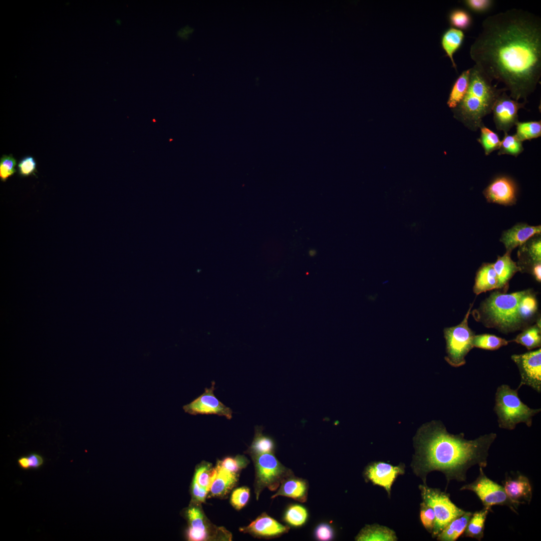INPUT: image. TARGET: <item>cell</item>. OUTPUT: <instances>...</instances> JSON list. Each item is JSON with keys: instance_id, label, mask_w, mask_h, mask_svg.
I'll list each match as a JSON object with an SVG mask.
<instances>
[{"instance_id": "32", "label": "cell", "mask_w": 541, "mask_h": 541, "mask_svg": "<svg viewBox=\"0 0 541 541\" xmlns=\"http://www.w3.org/2000/svg\"><path fill=\"white\" fill-rule=\"evenodd\" d=\"M308 515L306 507L299 504H293L289 505L286 510L284 520L290 526L298 527L306 523Z\"/></svg>"}, {"instance_id": "22", "label": "cell", "mask_w": 541, "mask_h": 541, "mask_svg": "<svg viewBox=\"0 0 541 541\" xmlns=\"http://www.w3.org/2000/svg\"><path fill=\"white\" fill-rule=\"evenodd\" d=\"M510 253V251H506L502 256H498L496 262L493 263L498 278L499 289L507 290L509 281L515 273L521 272L520 267L511 258Z\"/></svg>"}, {"instance_id": "14", "label": "cell", "mask_w": 541, "mask_h": 541, "mask_svg": "<svg viewBox=\"0 0 541 541\" xmlns=\"http://www.w3.org/2000/svg\"><path fill=\"white\" fill-rule=\"evenodd\" d=\"M483 193L489 202L511 205L516 201L517 187L511 178L500 176L491 181Z\"/></svg>"}, {"instance_id": "45", "label": "cell", "mask_w": 541, "mask_h": 541, "mask_svg": "<svg viewBox=\"0 0 541 541\" xmlns=\"http://www.w3.org/2000/svg\"><path fill=\"white\" fill-rule=\"evenodd\" d=\"M28 461L29 469H38L41 467L44 463V458L40 454L37 453H31L27 455Z\"/></svg>"}, {"instance_id": "41", "label": "cell", "mask_w": 541, "mask_h": 541, "mask_svg": "<svg viewBox=\"0 0 541 541\" xmlns=\"http://www.w3.org/2000/svg\"><path fill=\"white\" fill-rule=\"evenodd\" d=\"M420 519L423 526L432 533L435 521V515L433 508L424 502L421 503Z\"/></svg>"}, {"instance_id": "35", "label": "cell", "mask_w": 541, "mask_h": 541, "mask_svg": "<svg viewBox=\"0 0 541 541\" xmlns=\"http://www.w3.org/2000/svg\"><path fill=\"white\" fill-rule=\"evenodd\" d=\"M448 21L451 27L466 31L472 26L473 20L470 13L461 8L451 10L448 14Z\"/></svg>"}, {"instance_id": "48", "label": "cell", "mask_w": 541, "mask_h": 541, "mask_svg": "<svg viewBox=\"0 0 541 541\" xmlns=\"http://www.w3.org/2000/svg\"><path fill=\"white\" fill-rule=\"evenodd\" d=\"M314 253H316L315 251H314V250H312V251H310V254L311 253H312V254H311V255H314Z\"/></svg>"}, {"instance_id": "21", "label": "cell", "mask_w": 541, "mask_h": 541, "mask_svg": "<svg viewBox=\"0 0 541 541\" xmlns=\"http://www.w3.org/2000/svg\"><path fill=\"white\" fill-rule=\"evenodd\" d=\"M494 289H499L498 280L493 263L483 264L477 272L473 290L478 295Z\"/></svg>"}, {"instance_id": "26", "label": "cell", "mask_w": 541, "mask_h": 541, "mask_svg": "<svg viewBox=\"0 0 541 541\" xmlns=\"http://www.w3.org/2000/svg\"><path fill=\"white\" fill-rule=\"evenodd\" d=\"M491 511V508L484 507L481 510L472 513L462 534L463 536L481 540L484 536L485 523L487 516L489 512Z\"/></svg>"}, {"instance_id": "17", "label": "cell", "mask_w": 541, "mask_h": 541, "mask_svg": "<svg viewBox=\"0 0 541 541\" xmlns=\"http://www.w3.org/2000/svg\"><path fill=\"white\" fill-rule=\"evenodd\" d=\"M541 226H531L526 223H519L503 232L500 241L503 243L506 251H511L517 246H521L532 237L540 234Z\"/></svg>"}, {"instance_id": "7", "label": "cell", "mask_w": 541, "mask_h": 541, "mask_svg": "<svg viewBox=\"0 0 541 541\" xmlns=\"http://www.w3.org/2000/svg\"><path fill=\"white\" fill-rule=\"evenodd\" d=\"M251 457L255 468L254 488L257 499L264 489L277 490L287 477L293 474L290 469L279 461L274 453H263Z\"/></svg>"}, {"instance_id": "1", "label": "cell", "mask_w": 541, "mask_h": 541, "mask_svg": "<svg viewBox=\"0 0 541 541\" xmlns=\"http://www.w3.org/2000/svg\"><path fill=\"white\" fill-rule=\"evenodd\" d=\"M469 55L491 81L504 85L511 98L526 102L541 77L540 18L517 9L486 17Z\"/></svg>"}, {"instance_id": "5", "label": "cell", "mask_w": 541, "mask_h": 541, "mask_svg": "<svg viewBox=\"0 0 541 541\" xmlns=\"http://www.w3.org/2000/svg\"><path fill=\"white\" fill-rule=\"evenodd\" d=\"M518 389H513L506 384H502L496 389L494 410L500 428L512 430L520 423L531 427L532 417L540 412V408H530L521 401Z\"/></svg>"}, {"instance_id": "36", "label": "cell", "mask_w": 541, "mask_h": 541, "mask_svg": "<svg viewBox=\"0 0 541 541\" xmlns=\"http://www.w3.org/2000/svg\"><path fill=\"white\" fill-rule=\"evenodd\" d=\"M480 129V136L477 139V141L481 145L485 154L488 155L493 151L499 149L501 141L496 133L483 124Z\"/></svg>"}, {"instance_id": "9", "label": "cell", "mask_w": 541, "mask_h": 541, "mask_svg": "<svg viewBox=\"0 0 541 541\" xmlns=\"http://www.w3.org/2000/svg\"><path fill=\"white\" fill-rule=\"evenodd\" d=\"M420 489L424 502L431 506L435 513V521L432 532L433 537L437 536L452 520L466 511L457 506L451 501L448 494L439 489L425 485L420 486Z\"/></svg>"}, {"instance_id": "40", "label": "cell", "mask_w": 541, "mask_h": 541, "mask_svg": "<svg viewBox=\"0 0 541 541\" xmlns=\"http://www.w3.org/2000/svg\"><path fill=\"white\" fill-rule=\"evenodd\" d=\"M462 3L469 11L476 14H483L489 11L493 6L492 0H464Z\"/></svg>"}, {"instance_id": "37", "label": "cell", "mask_w": 541, "mask_h": 541, "mask_svg": "<svg viewBox=\"0 0 541 541\" xmlns=\"http://www.w3.org/2000/svg\"><path fill=\"white\" fill-rule=\"evenodd\" d=\"M498 150V155L507 154L516 157L523 151V147L522 142L515 134L511 135L505 133Z\"/></svg>"}, {"instance_id": "18", "label": "cell", "mask_w": 541, "mask_h": 541, "mask_svg": "<svg viewBox=\"0 0 541 541\" xmlns=\"http://www.w3.org/2000/svg\"><path fill=\"white\" fill-rule=\"evenodd\" d=\"M399 466H394L384 462H376L369 465L365 474L373 483L383 487L389 493L395 479L403 473Z\"/></svg>"}, {"instance_id": "30", "label": "cell", "mask_w": 541, "mask_h": 541, "mask_svg": "<svg viewBox=\"0 0 541 541\" xmlns=\"http://www.w3.org/2000/svg\"><path fill=\"white\" fill-rule=\"evenodd\" d=\"M470 68L463 71L453 83L447 104L451 109L455 108L464 97L469 83Z\"/></svg>"}, {"instance_id": "33", "label": "cell", "mask_w": 541, "mask_h": 541, "mask_svg": "<svg viewBox=\"0 0 541 541\" xmlns=\"http://www.w3.org/2000/svg\"><path fill=\"white\" fill-rule=\"evenodd\" d=\"M517 138L521 142L538 138L541 135L540 121L517 122L515 124Z\"/></svg>"}, {"instance_id": "31", "label": "cell", "mask_w": 541, "mask_h": 541, "mask_svg": "<svg viewBox=\"0 0 541 541\" xmlns=\"http://www.w3.org/2000/svg\"><path fill=\"white\" fill-rule=\"evenodd\" d=\"M215 472V467H212L211 463L202 461L196 466L191 483L209 491Z\"/></svg>"}, {"instance_id": "29", "label": "cell", "mask_w": 541, "mask_h": 541, "mask_svg": "<svg viewBox=\"0 0 541 541\" xmlns=\"http://www.w3.org/2000/svg\"><path fill=\"white\" fill-rule=\"evenodd\" d=\"M396 539L393 531L377 525L366 526L356 537L358 541H393Z\"/></svg>"}, {"instance_id": "10", "label": "cell", "mask_w": 541, "mask_h": 541, "mask_svg": "<svg viewBox=\"0 0 541 541\" xmlns=\"http://www.w3.org/2000/svg\"><path fill=\"white\" fill-rule=\"evenodd\" d=\"M459 490L474 492L484 507L491 508L494 505H505L518 514V506L509 498L503 486L488 478L482 467H479V475L474 481L463 485Z\"/></svg>"}, {"instance_id": "44", "label": "cell", "mask_w": 541, "mask_h": 541, "mask_svg": "<svg viewBox=\"0 0 541 541\" xmlns=\"http://www.w3.org/2000/svg\"><path fill=\"white\" fill-rule=\"evenodd\" d=\"M217 463L226 470L237 473L242 468L238 462L237 455L235 457H227L222 460L218 461Z\"/></svg>"}, {"instance_id": "25", "label": "cell", "mask_w": 541, "mask_h": 541, "mask_svg": "<svg viewBox=\"0 0 541 541\" xmlns=\"http://www.w3.org/2000/svg\"><path fill=\"white\" fill-rule=\"evenodd\" d=\"M472 513L466 511L463 514L453 519L437 535L440 541H455L464 532Z\"/></svg>"}, {"instance_id": "34", "label": "cell", "mask_w": 541, "mask_h": 541, "mask_svg": "<svg viewBox=\"0 0 541 541\" xmlns=\"http://www.w3.org/2000/svg\"><path fill=\"white\" fill-rule=\"evenodd\" d=\"M509 341L490 334L474 335L472 345L473 347L487 350H496L508 345Z\"/></svg>"}, {"instance_id": "39", "label": "cell", "mask_w": 541, "mask_h": 541, "mask_svg": "<svg viewBox=\"0 0 541 541\" xmlns=\"http://www.w3.org/2000/svg\"><path fill=\"white\" fill-rule=\"evenodd\" d=\"M249 496L250 491L248 487L242 486L237 488L231 494L230 503L234 508L239 510L247 503Z\"/></svg>"}, {"instance_id": "43", "label": "cell", "mask_w": 541, "mask_h": 541, "mask_svg": "<svg viewBox=\"0 0 541 541\" xmlns=\"http://www.w3.org/2000/svg\"><path fill=\"white\" fill-rule=\"evenodd\" d=\"M314 535L315 538L319 540H331L334 536V529L328 523H320L316 526L314 530Z\"/></svg>"}, {"instance_id": "13", "label": "cell", "mask_w": 541, "mask_h": 541, "mask_svg": "<svg viewBox=\"0 0 541 541\" xmlns=\"http://www.w3.org/2000/svg\"><path fill=\"white\" fill-rule=\"evenodd\" d=\"M215 382H211L209 388H205L204 392L190 403L183 407L185 412L190 415H217L224 416L227 419L232 418V411L223 404L214 395Z\"/></svg>"}, {"instance_id": "24", "label": "cell", "mask_w": 541, "mask_h": 541, "mask_svg": "<svg viewBox=\"0 0 541 541\" xmlns=\"http://www.w3.org/2000/svg\"><path fill=\"white\" fill-rule=\"evenodd\" d=\"M520 249L518 251V256L519 259V264H517L520 268L523 265L530 267V270L532 267L535 264L541 263V240L540 237L538 236L533 238H529L526 242L520 246ZM521 269V268H520Z\"/></svg>"}, {"instance_id": "8", "label": "cell", "mask_w": 541, "mask_h": 541, "mask_svg": "<svg viewBox=\"0 0 541 541\" xmlns=\"http://www.w3.org/2000/svg\"><path fill=\"white\" fill-rule=\"evenodd\" d=\"M473 304L470 307L464 319L458 325L444 329L446 341V361L451 366L459 367L466 363L465 357L473 348L472 341L474 333L468 326V320Z\"/></svg>"}, {"instance_id": "46", "label": "cell", "mask_w": 541, "mask_h": 541, "mask_svg": "<svg viewBox=\"0 0 541 541\" xmlns=\"http://www.w3.org/2000/svg\"><path fill=\"white\" fill-rule=\"evenodd\" d=\"M532 275L534 277L536 281L540 282L541 281V263L534 265L530 270Z\"/></svg>"}, {"instance_id": "42", "label": "cell", "mask_w": 541, "mask_h": 541, "mask_svg": "<svg viewBox=\"0 0 541 541\" xmlns=\"http://www.w3.org/2000/svg\"><path fill=\"white\" fill-rule=\"evenodd\" d=\"M37 163L34 158L28 155L23 157L17 165L19 174L23 177H27L35 173Z\"/></svg>"}, {"instance_id": "4", "label": "cell", "mask_w": 541, "mask_h": 541, "mask_svg": "<svg viewBox=\"0 0 541 541\" xmlns=\"http://www.w3.org/2000/svg\"><path fill=\"white\" fill-rule=\"evenodd\" d=\"M504 91L497 88L476 66L470 68L467 91L459 104L452 109L454 117L467 128L476 131L481 127L482 119L492 112L494 103Z\"/></svg>"}, {"instance_id": "3", "label": "cell", "mask_w": 541, "mask_h": 541, "mask_svg": "<svg viewBox=\"0 0 541 541\" xmlns=\"http://www.w3.org/2000/svg\"><path fill=\"white\" fill-rule=\"evenodd\" d=\"M537 311L535 294L529 289L511 294L494 292L471 313L486 327L508 333L529 326Z\"/></svg>"}, {"instance_id": "27", "label": "cell", "mask_w": 541, "mask_h": 541, "mask_svg": "<svg viewBox=\"0 0 541 541\" xmlns=\"http://www.w3.org/2000/svg\"><path fill=\"white\" fill-rule=\"evenodd\" d=\"M262 426L255 427L254 436L250 446L245 451L250 456L266 453H274L276 444L273 439L262 433Z\"/></svg>"}, {"instance_id": "28", "label": "cell", "mask_w": 541, "mask_h": 541, "mask_svg": "<svg viewBox=\"0 0 541 541\" xmlns=\"http://www.w3.org/2000/svg\"><path fill=\"white\" fill-rule=\"evenodd\" d=\"M512 341L526 347L528 350L541 346L540 318H538L535 325L523 329Z\"/></svg>"}, {"instance_id": "38", "label": "cell", "mask_w": 541, "mask_h": 541, "mask_svg": "<svg viewBox=\"0 0 541 541\" xmlns=\"http://www.w3.org/2000/svg\"><path fill=\"white\" fill-rule=\"evenodd\" d=\"M17 164L16 159L12 154L3 155L0 159V178L3 181H6L16 172L15 167Z\"/></svg>"}, {"instance_id": "12", "label": "cell", "mask_w": 541, "mask_h": 541, "mask_svg": "<svg viewBox=\"0 0 541 541\" xmlns=\"http://www.w3.org/2000/svg\"><path fill=\"white\" fill-rule=\"evenodd\" d=\"M502 92L496 99L492 107L493 120L497 130L507 133L518 122V112L526 102L520 103Z\"/></svg>"}, {"instance_id": "47", "label": "cell", "mask_w": 541, "mask_h": 541, "mask_svg": "<svg viewBox=\"0 0 541 541\" xmlns=\"http://www.w3.org/2000/svg\"><path fill=\"white\" fill-rule=\"evenodd\" d=\"M192 31H193V30L192 29L189 28V27H185V28H184L183 29V30H181L179 31V33H178V35L180 37H183V38L184 37V38L185 37V36H186L187 35H189V34L191 33V32Z\"/></svg>"}, {"instance_id": "19", "label": "cell", "mask_w": 541, "mask_h": 541, "mask_svg": "<svg viewBox=\"0 0 541 541\" xmlns=\"http://www.w3.org/2000/svg\"><path fill=\"white\" fill-rule=\"evenodd\" d=\"M309 483L307 480L296 477L293 474L287 477L281 483L277 492L272 498L278 496L292 498L299 502H305L307 500Z\"/></svg>"}, {"instance_id": "15", "label": "cell", "mask_w": 541, "mask_h": 541, "mask_svg": "<svg viewBox=\"0 0 541 541\" xmlns=\"http://www.w3.org/2000/svg\"><path fill=\"white\" fill-rule=\"evenodd\" d=\"M290 527L284 525L263 512L247 526L240 528V531L248 533L258 538H271L287 533Z\"/></svg>"}, {"instance_id": "20", "label": "cell", "mask_w": 541, "mask_h": 541, "mask_svg": "<svg viewBox=\"0 0 541 541\" xmlns=\"http://www.w3.org/2000/svg\"><path fill=\"white\" fill-rule=\"evenodd\" d=\"M216 472L209 488L207 497H223L236 485L238 474L229 472L217 463Z\"/></svg>"}, {"instance_id": "16", "label": "cell", "mask_w": 541, "mask_h": 541, "mask_svg": "<svg viewBox=\"0 0 541 541\" xmlns=\"http://www.w3.org/2000/svg\"><path fill=\"white\" fill-rule=\"evenodd\" d=\"M502 482L507 495L515 505L530 503L532 487L526 476L520 473L513 477L507 476Z\"/></svg>"}, {"instance_id": "11", "label": "cell", "mask_w": 541, "mask_h": 541, "mask_svg": "<svg viewBox=\"0 0 541 541\" xmlns=\"http://www.w3.org/2000/svg\"><path fill=\"white\" fill-rule=\"evenodd\" d=\"M511 359L517 366L520 375V383L517 388L526 385L540 393V348L524 354L512 355Z\"/></svg>"}, {"instance_id": "23", "label": "cell", "mask_w": 541, "mask_h": 541, "mask_svg": "<svg viewBox=\"0 0 541 541\" xmlns=\"http://www.w3.org/2000/svg\"><path fill=\"white\" fill-rule=\"evenodd\" d=\"M464 37V32L462 30L450 27L443 33L441 37V47L450 59L452 66L456 71L457 66L453 55L461 46Z\"/></svg>"}, {"instance_id": "2", "label": "cell", "mask_w": 541, "mask_h": 541, "mask_svg": "<svg viewBox=\"0 0 541 541\" xmlns=\"http://www.w3.org/2000/svg\"><path fill=\"white\" fill-rule=\"evenodd\" d=\"M497 437L491 432L468 440L463 433H449L442 422L432 421L420 429L419 468L424 476L432 471L443 472L448 482H465L468 470L474 465L486 467L489 450Z\"/></svg>"}, {"instance_id": "6", "label": "cell", "mask_w": 541, "mask_h": 541, "mask_svg": "<svg viewBox=\"0 0 541 541\" xmlns=\"http://www.w3.org/2000/svg\"><path fill=\"white\" fill-rule=\"evenodd\" d=\"M201 504L190 501L181 512L187 522L186 539L189 541L230 540L231 533L224 528L217 527L210 522Z\"/></svg>"}]
</instances>
